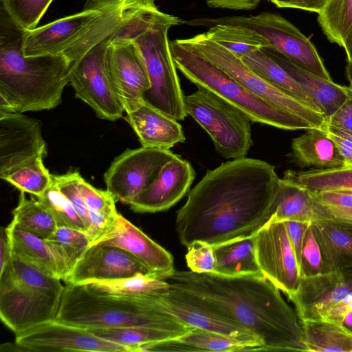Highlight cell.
I'll return each mask as SVG.
<instances>
[{"mask_svg":"<svg viewBox=\"0 0 352 352\" xmlns=\"http://www.w3.org/2000/svg\"><path fill=\"white\" fill-rule=\"evenodd\" d=\"M208 6L234 10H250L256 8L261 0H205Z\"/></svg>","mask_w":352,"mask_h":352,"instance_id":"db71d44e","label":"cell"},{"mask_svg":"<svg viewBox=\"0 0 352 352\" xmlns=\"http://www.w3.org/2000/svg\"><path fill=\"white\" fill-rule=\"evenodd\" d=\"M110 37L98 43L72 64L69 79L76 98L101 119L115 121L124 109L112 80L108 46Z\"/></svg>","mask_w":352,"mask_h":352,"instance_id":"8fae6325","label":"cell"},{"mask_svg":"<svg viewBox=\"0 0 352 352\" xmlns=\"http://www.w3.org/2000/svg\"><path fill=\"white\" fill-rule=\"evenodd\" d=\"M318 14V23L328 40L342 47L352 25V0H328Z\"/></svg>","mask_w":352,"mask_h":352,"instance_id":"f35d334b","label":"cell"},{"mask_svg":"<svg viewBox=\"0 0 352 352\" xmlns=\"http://www.w3.org/2000/svg\"><path fill=\"white\" fill-rule=\"evenodd\" d=\"M346 74L347 79L349 82V86L352 89V64L347 62L346 67Z\"/></svg>","mask_w":352,"mask_h":352,"instance_id":"94428289","label":"cell"},{"mask_svg":"<svg viewBox=\"0 0 352 352\" xmlns=\"http://www.w3.org/2000/svg\"><path fill=\"white\" fill-rule=\"evenodd\" d=\"M78 188L88 210L108 214L117 213L114 197L107 190L98 189L87 182L81 176Z\"/></svg>","mask_w":352,"mask_h":352,"instance_id":"ee69618b","label":"cell"},{"mask_svg":"<svg viewBox=\"0 0 352 352\" xmlns=\"http://www.w3.org/2000/svg\"><path fill=\"white\" fill-rule=\"evenodd\" d=\"M12 254L0 272V318L15 335L56 319L65 286Z\"/></svg>","mask_w":352,"mask_h":352,"instance_id":"8992f818","label":"cell"},{"mask_svg":"<svg viewBox=\"0 0 352 352\" xmlns=\"http://www.w3.org/2000/svg\"><path fill=\"white\" fill-rule=\"evenodd\" d=\"M12 254L53 277L67 280L70 270L45 240L19 229L10 222L6 227Z\"/></svg>","mask_w":352,"mask_h":352,"instance_id":"d4e9b609","label":"cell"},{"mask_svg":"<svg viewBox=\"0 0 352 352\" xmlns=\"http://www.w3.org/2000/svg\"><path fill=\"white\" fill-rule=\"evenodd\" d=\"M47 146L38 120L19 112L0 111V178L39 155Z\"/></svg>","mask_w":352,"mask_h":352,"instance_id":"d6986e66","label":"cell"},{"mask_svg":"<svg viewBox=\"0 0 352 352\" xmlns=\"http://www.w3.org/2000/svg\"><path fill=\"white\" fill-rule=\"evenodd\" d=\"M283 178L310 192L340 190L352 192V166L305 171L287 170Z\"/></svg>","mask_w":352,"mask_h":352,"instance_id":"d6a6232c","label":"cell"},{"mask_svg":"<svg viewBox=\"0 0 352 352\" xmlns=\"http://www.w3.org/2000/svg\"><path fill=\"white\" fill-rule=\"evenodd\" d=\"M56 320L88 330L153 327L186 332L192 329L155 313L150 295L100 294L66 283Z\"/></svg>","mask_w":352,"mask_h":352,"instance_id":"5b68a950","label":"cell"},{"mask_svg":"<svg viewBox=\"0 0 352 352\" xmlns=\"http://www.w3.org/2000/svg\"><path fill=\"white\" fill-rule=\"evenodd\" d=\"M126 120L143 147L169 149L186 138L177 120L143 100L126 109Z\"/></svg>","mask_w":352,"mask_h":352,"instance_id":"603a6c76","label":"cell"},{"mask_svg":"<svg viewBox=\"0 0 352 352\" xmlns=\"http://www.w3.org/2000/svg\"><path fill=\"white\" fill-rule=\"evenodd\" d=\"M170 47L177 69L188 80L197 88L206 89L230 104L251 122L289 131L317 128L254 95L226 72L182 44L178 39L170 41Z\"/></svg>","mask_w":352,"mask_h":352,"instance_id":"52a82bcc","label":"cell"},{"mask_svg":"<svg viewBox=\"0 0 352 352\" xmlns=\"http://www.w3.org/2000/svg\"><path fill=\"white\" fill-rule=\"evenodd\" d=\"M315 204L318 218L331 221L352 233V209L324 206L316 202Z\"/></svg>","mask_w":352,"mask_h":352,"instance_id":"681fc988","label":"cell"},{"mask_svg":"<svg viewBox=\"0 0 352 352\" xmlns=\"http://www.w3.org/2000/svg\"><path fill=\"white\" fill-rule=\"evenodd\" d=\"M151 1H153V2H155V1H157V0H151Z\"/></svg>","mask_w":352,"mask_h":352,"instance_id":"03108f58","label":"cell"},{"mask_svg":"<svg viewBox=\"0 0 352 352\" xmlns=\"http://www.w3.org/2000/svg\"><path fill=\"white\" fill-rule=\"evenodd\" d=\"M53 0H1L10 18L24 31L37 28Z\"/></svg>","mask_w":352,"mask_h":352,"instance_id":"b9f144b4","label":"cell"},{"mask_svg":"<svg viewBox=\"0 0 352 352\" xmlns=\"http://www.w3.org/2000/svg\"><path fill=\"white\" fill-rule=\"evenodd\" d=\"M208 28L206 33L208 38L239 57L256 50L271 47L263 36L247 28L217 23Z\"/></svg>","mask_w":352,"mask_h":352,"instance_id":"e575fe53","label":"cell"},{"mask_svg":"<svg viewBox=\"0 0 352 352\" xmlns=\"http://www.w3.org/2000/svg\"><path fill=\"white\" fill-rule=\"evenodd\" d=\"M264 351L258 339L228 336L213 331L194 328L175 338L143 345L144 351Z\"/></svg>","mask_w":352,"mask_h":352,"instance_id":"cb8c5ba5","label":"cell"},{"mask_svg":"<svg viewBox=\"0 0 352 352\" xmlns=\"http://www.w3.org/2000/svg\"><path fill=\"white\" fill-rule=\"evenodd\" d=\"M187 249L186 260L190 271L196 273L214 271L215 258L212 245L202 241H195Z\"/></svg>","mask_w":352,"mask_h":352,"instance_id":"f6af8a7d","label":"cell"},{"mask_svg":"<svg viewBox=\"0 0 352 352\" xmlns=\"http://www.w3.org/2000/svg\"><path fill=\"white\" fill-rule=\"evenodd\" d=\"M190 115L209 135L217 153L226 159L246 156L252 145L250 120L213 93L198 88L184 98Z\"/></svg>","mask_w":352,"mask_h":352,"instance_id":"30bf717a","label":"cell"},{"mask_svg":"<svg viewBox=\"0 0 352 352\" xmlns=\"http://www.w3.org/2000/svg\"><path fill=\"white\" fill-rule=\"evenodd\" d=\"M120 1L86 5L78 13L24 31L23 55L33 57L63 54L91 35Z\"/></svg>","mask_w":352,"mask_h":352,"instance_id":"7c38bea8","label":"cell"},{"mask_svg":"<svg viewBox=\"0 0 352 352\" xmlns=\"http://www.w3.org/2000/svg\"><path fill=\"white\" fill-rule=\"evenodd\" d=\"M91 331L98 337L129 348L131 352H137L138 349L143 345L169 340L186 333L144 327L103 329Z\"/></svg>","mask_w":352,"mask_h":352,"instance_id":"74e56055","label":"cell"},{"mask_svg":"<svg viewBox=\"0 0 352 352\" xmlns=\"http://www.w3.org/2000/svg\"><path fill=\"white\" fill-rule=\"evenodd\" d=\"M308 352H352V330L326 320L300 322Z\"/></svg>","mask_w":352,"mask_h":352,"instance_id":"4dcf8cb0","label":"cell"},{"mask_svg":"<svg viewBox=\"0 0 352 352\" xmlns=\"http://www.w3.org/2000/svg\"><path fill=\"white\" fill-rule=\"evenodd\" d=\"M300 270L301 277L316 275L322 270L321 252L311 224L305 236Z\"/></svg>","mask_w":352,"mask_h":352,"instance_id":"bcb514c9","label":"cell"},{"mask_svg":"<svg viewBox=\"0 0 352 352\" xmlns=\"http://www.w3.org/2000/svg\"><path fill=\"white\" fill-rule=\"evenodd\" d=\"M164 280L252 333L264 351H306L296 311L263 275L228 276L175 270Z\"/></svg>","mask_w":352,"mask_h":352,"instance_id":"7a4b0ae2","label":"cell"},{"mask_svg":"<svg viewBox=\"0 0 352 352\" xmlns=\"http://www.w3.org/2000/svg\"><path fill=\"white\" fill-rule=\"evenodd\" d=\"M23 33L0 3V111L54 109L69 83L72 63L64 54L25 56Z\"/></svg>","mask_w":352,"mask_h":352,"instance_id":"3957f363","label":"cell"},{"mask_svg":"<svg viewBox=\"0 0 352 352\" xmlns=\"http://www.w3.org/2000/svg\"><path fill=\"white\" fill-rule=\"evenodd\" d=\"M89 210L90 223L86 230L89 241V246L98 243L114 227L118 212L108 214L94 210Z\"/></svg>","mask_w":352,"mask_h":352,"instance_id":"7dc6e473","label":"cell"},{"mask_svg":"<svg viewBox=\"0 0 352 352\" xmlns=\"http://www.w3.org/2000/svg\"><path fill=\"white\" fill-rule=\"evenodd\" d=\"M112 80L124 111L143 100L151 87L144 57L131 39L114 33L108 46Z\"/></svg>","mask_w":352,"mask_h":352,"instance_id":"e0dca14e","label":"cell"},{"mask_svg":"<svg viewBox=\"0 0 352 352\" xmlns=\"http://www.w3.org/2000/svg\"><path fill=\"white\" fill-rule=\"evenodd\" d=\"M267 1H270L272 3H273L274 1V0H267Z\"/></svg>","mask_w":352,"mask_h":352,"instance_id":"e7e4bbea","label":"cell"},{"mask_svg":"<svg viewBox=\"0 0 352 352\" xmlns=\"http://www.w3.org/2000/svg\"><path fill=\"white\" fill-rule=\"evenodd\" d=\"M352 311V292L344 296L328 313L324 320L344 324L346 316Z\"/></svg>","mask_w":352,"mask_h":352,"instance_id":"11a10c76","label":"cell"},{"mask_svg":"<svg viewBox=\"0 0 352 352\" xmlns=\"http://www.w3.org/2000/svg\"><path fill=\"white\" fill-rule=\"evenodd\" d=\"M21 191L17 206L12 210V223L16 228L47 239L57 228L51 213L36 199H28Z\"/></svg>","mask_w":352,"mask_h":352,"instance_id":"836d02e7","label":"cell"},{"mask_svg":"<svg viewBox=\"0 0 352 352\" xmlns=\"http://www.w3.org/2000/svg\"><path fill=\"white\" fill-rule=\"evenodd\" d=\"M311 226L321 252V273L352 268V233L325 219L318 218Z\"/></svg>","mask_w":352,"mask_h":352,"instance_id":"83f0119b","label":"cell"},{"mask_svg":"<svg viewBox=\"0 0 352 352\" xmlns=\"http://www.w3.org/2000/svg\"><path fill=\"white\" fill-rule=\"evenodd\" d=\"M80 177L78 172L71 171L63 175H52V179L60 191L69 200L87 230L90 219L88 208L78 188Z\"/></svg>","mask_w":352,"mask_h":352,"instance_id":"7bdbcfd3","label":"cell"},{"mask_svg":"<svg viewBox=\"0 0 352 352\" xmlns=\"http://www.w3.org/2000/svg\"><path fill=\"white\" fill-rule=\"evenodd\" d=\"M314 201L324 206L352 209V192L340 190L310 192Z\"/></svg>","mask_w":352,"mask_h":352,"instance_id":"c3c4849f","label":"cell"},{"mask_svg":"<svg viewBox=\"0 0 352 352\" xmlns=\"http://www.w3.org/2000/svg\"><path fill=\"white\" fill-rule=\"evenodd\" d=\"M140 274L150 276L145 266L130 253L118 247L95 244L89 246L75 264L65 283L81 285Z\"/></svg>","mask_w":352,"mask_h":352,"instance_id":"ffe728a7","label":"cell"},{"mask_svg":"<svg viewBox=\"0 0 352 352\" xmlns=\"http://www.w3.org/2000/svg\"><path fill=\"white\" fill-rule=\"evenodd\" d=\"M279 179L274 166L245 157L208 170L177 212L180 242L214 246L256 233L271 217Z\"/></svg>","mask_w":352,"mask_h":352,"instance_id":"6da1fadb","label":"cell"},{"mask_svg":"<svg viewBox=\"0 0 352 352\" xmlns=\"http://www.w3.org/2000/svg\"><path fill=\"white\" fill-rule=\"evenodd\" d=\"M326 124L352 131V89L350 96L345 102L330 117L326 119Z\"/></svg>","mask_w":352,"mask_h":352,"instance_id":"f907efd6","label":"cell"},{"mask_svg":"<svg viewBox=\"0 0 352 352\" xmlns=\"http://www.w3.org/2000/svg\"><path fill=\"white\" fill-rule=\"evenodd\" d=\"M324 128L329 132L337 134L352 142V131L338 129L325 124Z\"/></svg>","mask_w":352,"mask_h":352,"instance_id":"91938a15","label":"cell"},{"mask_svg":"<svg viewBox=\"0 0 352 352\" xmlns=\"http://www.w3.org/2000/svg\"><path fill=\"white\" fill-rule=\"evenodd\" d=\"M263 50L280 65L314 99L325 120L330 117L349 98L351 88L342 86L309 73L292 63L276 50Z\"/></svg>","mask_w":352,"mask_h":352,"instance_id":"484cf974","label":"cell"},{"mask_svg":"<svg viewBox=\"0 0 352 352\" xmlns=\"http://www.w3.org/2000/svg\"><path fill=\"white\" fill-rule=\"evenodd\" d=\"M318 218L316 206L309 191L280 178L268 222L292 221L311 223Z\"/></svg>","mask_w":352,"mask_h":352,"instance_id":"f546056e","label":"cell"},{"mask_svg":"<svg viewBox=\"0 0 352 352\" xmlns=\"http://www.w3.org/2000/svg\"><path fill=\"white\" fill-rule=\"evenodd\" d=\"M39 155L14 168L1 179H3L20 191L40 197L53 184L52 174L45 168L43 158Z\"/></svg>","mask_w":352,"mask_h":352,"instance_id":"8d00e7d4","label":"cell"},{"mask_svg":"<svg viewBox=\"0 0 352 352\" xmlns=\"http://www.w3.org/2000/svg\"><path fill=\"white\" fill-rule=\"evenodd\" d=\"M256 233L212 246V272L228 276L262 275L256 258Z\"/></svg>","mask_w":352,"mask_h":352,"instance_id":"f1b7e54d","label":"cell"},{"mask_svg":"<svg viewBox=\"0 0 352 352\" xmlns=\"http://www.w3.org/2000/svg\"><path fill=\"white\" fill-rule=\"evenodd\" d=\"M176 155L169 149L143 146L126 149L113 160L104 174L107 190L116 202L129 204Z\"/></svg>","mask_w":352,"mask_h":352,"instance_id":"4fadbf2b","label":"cell"},{"mask_svg":"<svg viewBox=\"0 0 352 352\" xmlns=\"http://www.w3.org/2000/svg\"><path fill=\"white\" fill-rule=\"evenodd\" d=\"M15 342L21 351L131 352L129 348L98 337L90 330L56 319L16 334Z\"/></svg>","mask_w":352,"mask_h":352,"instance_id":"9a60e30c","label":"cell"},{"mask_svg":"<svg viewBox=\"0 0 352 352\" xmlns=\"http://www.w3.org/2000/svg\"><path fill=\"white\" fill-rule=\"evenodd\" d=\"M178 40L226 72L254 95L317 128H322L325 125L326 120L322 113L263 78L249 68L239 56L208 38L206 32Z\"/></svg>","mask_w":352,"mask_h":352,"instance_id":"ba28073f","label":"cell"},{"mask_svg":"<svg viewBox=\"0 0 352 352\" xmlns=\"http://www.w3.org/2000/svg\"><path fill=\"white\" fill-rule=\"evenodd\" d=\"M342 47L347 56V61L352 64V25L344 38Z\"/></svg>","mask_w":352,"mask_h":352,"instance_id":"680465c9","label":"cell"},{"mask_svg":"<svg viewBox=\"0 0 352 352\" xmlns=\"http://www.w3.org/2000/svg\"><path fill=\"white\" fill-rule=\"evenodd\" d=\"M81 285L97 294L124 296L155 295L165 293L170 288L168 282L142 274L116 280L93 281Z\"/></svg>","mask_w":352,"mask_h":352,"instance_id":"d590c367","label":"cell"},{"mask_svg":"<svg viewBox=\"0 0 352 352\" xmlns=\"http://www.w3.org/2000/svg\"><path fill=\"white\" fill-rule=\"evenodd\" d=\"M328 0H274L273 2L278 8L300 9L309 12L319 13Z\"/></svg>","mask_w":352,"mask_h":352,"instance_id":"f5cc1de1","label":"cell"},{"mask_svg":"<svg viewBox=\"0 0 352 352\" xmlns=\"http://www.w3.org/2000/svg\"><path fill=\"white\" fill-rule=\"evenodd\" d=\"M195 177L191 164L177 155L163 166L155 180L128 205L138 213L166 210L188 192Z\"/></svg>","mask_w":352,"mask_h":352,"instance_id":"44dd1931","label":"cell"},{"mask_svg":"<svg viewBox=\"0 0 352 352\" xmlns=\"http://www.w3.org/2000/svg\"><path fill=\"white\" fill-rule=\"evenodd\" d=\"M96 244L130 253L145 266L151 278L164 280L175 270L173 256L120 214L113 229Z\"/></svg>","mask_w":352,"mask_h":352,"instance_id":"7402d4cb","label":"cell"},{"mask_svg":"<svg viewBox=\"0 0 352 352\" xmlns=\"http://www.w3.org/2000/svg\"><path fill=\"white\" fill-rule=\"evenodd\" d=\"M327 133L335 142L344 157V166H352V142L337 134L329 131Z\"/></svg>","mask_w":352,"mask_h":352,"instance_id":"6f0895ef","label":"cell"},{"mask_svg":"<svg viewBox=\"0 0 352 352\" xmlns=\"http://www.w3.org/2000/svg\"><path fill=\"white\" fill-rule=\"evenodd\" d=\"M344 324L352 330V311L346 316L344 320Z\"/></svg>","mask_w":352,"mask_h":352,"instance_id":"be15d7a7","label":"cell"},{"mask_svg":"<svg viewBox=\"0 0 352 352\" xmlns=\"http://www.w3.org/2000/svg\"><path fill=\"white\" fill-rule=\"evenodd\" d=\"M120 0H88L86 5L90 4H102L116 2Z\"/></svg>","mask_w":352,"mask_h":352,"instance_id":"6125c7cd","label":"cell"},{"mask_svg":"<svg viewBox=\"0 0 352 352\" xmlns=\"http://www.w3.org/2000/svg\"><path fill=\"white\" fill-rule=\"evenodd\" d=\"M190 26L209 28L217 23L238 25L263 36L276 50L301 69L332 80L314 45L296 26L280 15L263 12L256 15L201 17L182 21Z\"/></svg>","mask_w":352,"mask_h":352,"instance_id":"9c48e42d","label":"cell"},{"mask_svg":"<svg viewBox=\"0 0 352 352\" xmlns=\"http://www.w3.org/2000/svg\"><path fill=\"white\" fill-rule=\"evenodd\" d=\"M53 216L57 227H69L86 232V227L69 200L53 182L52 186L36 198Z\"/></svg>","mask_w":352,"mask_h":352,"instance_id":"60d3db41","label":"cell"},{"mask_svg":"<svg viewBox=\"0 0 352 352\" xmlns=\"http://www.w3.org/2000/svg\"><path fill=\"white\" fill-rule=\"evenodd\" d=\"M287 233L294 248L297 261L300 267L301 252L304 243L306 231L311 223L300 221H285Z\"/></svg>","mask_w":352,"mask_h":352,"instance_id":"816d5d0a","label":"cell"},{"mask_svg":"<svg viewBox=\"0 0 352 352\" xmlns=\"http://www.w3.org/2000/svg\"><path fill=\"white\" fill-rule=\"evenodd\" d=\"M256 253L262 275L288 299L295 295L301 276L285 222H267L256 232Z\"/></svg>","mask_w":352,"mask_h":352,"instance_id":"5bb4252c","label":"cell"},{"mask_svg":"<svg viewBox=\"0 0 352 352\" xmlns=\"http://www.w3.org/2000/svg\"><path fill=\"white\" fill-rule=\"evenodd\" d=\"M150 298L152 308L157 314L188 327L261 341L244 327L218 315L197 298L186 292L170 287L165 293L151 295Z\"/></svg>","mask_w":352,"mask_h":352,"instance_id":"2e32d148","label":"cell"},{"mask_svg":"<svg viewBox=\"0 0 352 352\" xmlns=\"http://www.w3.org/2000/svg\"><path fill=\"white\" fill-rule=\"evenodd\" d=\"M12 257V251L8 234L6 228L2 227L0 234L1 272L8 266Z\"/></svg>","mask_w":352,"mask_h":352,"instance_id":"9f6ffc18","label":"cell"},{"mask_svg":"<svg viewBox=\"0 0 352 352\" xmlns=\"http://www.w3.org/2000/svg\"><path fill=\"white\" fill-rule=\"evenodd\" d=\"M291 157L300 168L327 169L343 167L345 162L338 146L322 128H311L292 140Z\"/></svg>","mask_w":352,"mask_h":352,"instance_id":"4316f807","label":"cell"},{"mask_svg":"<svg viewBox=\"0 0 352 352\" xmlns=\"http://www.w3.org/2000/svg\"><path fill=\"white\" fill-rule=\"evenodd\" d=\"M352 292V268L301 277L298 289L289 298L300 321L322 320Z\"/></svg>","mask_w":352,"mask_h":352,"instance_id":"ac0fdd59","label":"cell"},{"mask_svg":"<svg viewBox=\"0 0 352 352\" xmlns=\"http://www.w3.org/2000/svg\"><path fill=\"white\" fill-rule=\"evenodd\" d=\"M240 58L263 78L322 113L311 95L263 50L248 52Z\"/></svg>","mask_w":352,"mask_h":352,"instance_id":"1f68e13d","label":"cell"},{"mask_svg":"<svg viewBox=\"0 0 352 352\" xmlns=\"http://www.w3.org/2000/svg\"><path fill=\"white\" fill-rule=\"evenodd\" d=\"M45 240L64 260L70 272L89 247L85 231L69 227H57Z\"/></svg>","mask_w":352,"mask_h":352,"instance_id":"ab89813d","label":"cell"},{"mask_svg":"<svg viewBox=\"0 0 352 352\" xmlns=\"http://www.w3.org/2000/svg\"><path fill=\"white\" fill-rule=\"evenodd\" d=\"M180 24L179 17L155 8L143 10L116 32L133 41L144 57L151 87L143 100L177 121L187 113L168 33Z\"/></svg>","mask_w":352,"mask_h":352,"instance_id":"277c9868","label":"cell"}]
</instances>
